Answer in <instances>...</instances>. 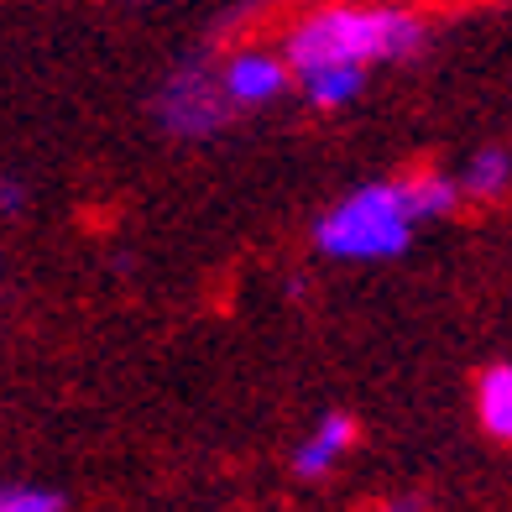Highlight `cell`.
Listing matches in <instances>:
<instances>
[{
	"label": "cell",
	"mask_w": 512,
	"mask_h": 512,
	"mask_svg": "<svg viewBox=\"0 0 512 512\" xmlns=\"http://www.w3.org/2000/svg\"><path fill=\"white\" fill-rule=\"evenodd\" d=\"M413 230L418 220L408 209L403 178H371L314 220V246L335 262H387L408 251Z\"/></svg>",
	"instance_id": "2"
},
{
	"label": "cell",
	"mask_w": 512,
	"mask_h": 512,
	"mask_svg": "<svg viewBox=\"0 0 512 512\" xmlns=\"http://www.w3.org/2000/svg\"><path fill=\"white\" fill-rule=\"evenodd\" d=\"M293 84L304 89V100L319 105V110H345L361 89H366V74L361 68H304L293 74Z\"/></svg>",
	"instance_id": "7"
},
{
	"label": "cell",
	"mask_w": 512,
	"mask_h": 512,
	"mask_svg": "<svg viewBox=\"0 0 512 512\" xmlns=\"http://www.w3.org/2000/svg\"><path fill=\"white\" fill-rule=\"evenodd\" d=\"M429 42V27L413 11L398 6H330L288 32L283 63L288 74L304 68H366L371 63H403Z\"/></svg>",
	"instance_id": "1"
},
{
	"label": "cell",
	"mask_w": 512,
	"mask_h": 512,
	"mask_svg": "<svg viewBox=\"0 0 512 512\" xmlns=\"http://www.w3.org/2000/svg\"><path fill=\"white\" fill-rule=\"evenodd\" d=\"M460 183V194H471V199H502L512 189V152L507 147H481L471 152V162H465V173L455 178Z\"/></svg>",
	"instance_id": "9"
},
{
	"label": "cell",
	"mask_w": 512,
	"mask_h": 512,
	"mask_svg": "<svg viewBox=\"0 0 512 512\" xmlns=\"http://www.w3.org/2000/svg\"><path fill=\"white\" fill-rule=\"evenodd\" d=\"M215 79H220V95H225L230 115L236 110H262L272 100H283V89L293 84L283 53H272V48H236L215 68Z\"/></svg>",
	"instance_id": "4"
},
{
	"label": "cell",
	"mask_w": 512,
	"mask_h": 512,
	"mask_svg": "<svg viewBox=\"0 0 512 512\" xmlns=\"http://www.w3.org/2000/svg\"><path fill=\"white\" fill-rule=\"evenodd\" d=\"M403 194H408V209H413L418 225L424 220H450L460 209V199H465L450 173H413V178H403Z\"/></svg>",
	"instance_id": "8"
},
{
	"label": "cell",
	"mask_w": 512,
	"mask_h": 512,
	"mask_svg": "<svg viewBox=\"0 0 512 512\" xmlns=\"http://www.w3.org/2000/svg\"><path fill=\"white\" fill-rule=\"evenodd\" d=\"M351 439H356L351 413H324L319 424H314L304 439H298V450H293V476H304V481L330 476L335 465L345 460V450H351Z\"/></svg>",
	"instance_id": "5"
},
{
	"label": "cell",
	"mask_w": 512,
	"mask_h": 512,
	"mask_svg": "<svg viewBox=\"0 0 512 512\" xmlns=\"http://www.w3.org/2000/svg\"><path fill=\"white\" fill-rule=\"evenodd\" d=\"M152 110H157V126L168 136H178V142H204V136H215L230 121L220 79H215V68H209L204 58L178 63L173 74L162 79Z\"/></svg>",
	"instance_id": "3"
},
{
	"label": "cell",
	"mask_w": 512,
	"mask_h": 512,
	"mask_svg": "<svg viewBox=\"0 0 512 512\" xmlns=\"http://www.w3.org/2000/svg\"><path fill=\"white\" fill-rule=\"evenodd\" d=\"M21 209H27V183L0 178V215H21Z\"/></svg>",
	"instance_id": "11"
},
{
	"label": "cell",
	"mask_w": 512,
	"mask_h": 512,
	"mask_svg": "<svg viewBox=\"0 0 512 512\" xmlns=\"http://www.w3.org/2000/svg\"><path fill=\"white\" fill-rule=\"evenodd\" d=\"M0 512H63V497L53 492V486L0 481Z\"/></svg>",
	"instance_id": "10"
},
{
	"label": "cell",
	"mask_w": 512,
	"mask_h": 512,
	"mask_svg": "<svg viewBox=\"0 0 512 512\" xmlns=\"http://www.w3.org/2000/svg\"><path fill=\"white\" fill-rule=\"evenodd\" d=\"M476 418L492 439L512 445V366H486L476 377Z\"/></svg>",
	"instance_id": "6"
}]
</instances>
